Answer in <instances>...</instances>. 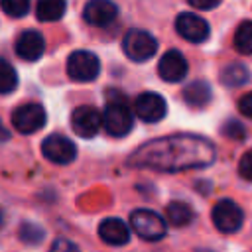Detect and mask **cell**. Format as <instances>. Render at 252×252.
Instances as JSON below:
<instances>
[{
    "label": "cell",
    "instance_id": "obj_22",
    "mask_svg": "<svg viewBox=\"0 0 252 252\" xmlns=\"http://www.w3.org/2000/svg\"><path fill=\"white\" fill-rule=\"evenodd\" d=\"M0 8L12 18H22L30 10V0H0Z\"/></svg>",
    "mask_w": 252,
    "mask_h": 252
},
{
    "label": "cell",
    "instance_id": "obj_4",
    "mask_svg": "<svg viewBox=\"0 0 252 252\" xmlns=\"http://www.w3.org/2000/svg\"><path fill=\"white\" fill-rule=\"evenodd\" d=\"M122 49H124L128 59L142 63V61H148V59H152L156 55L158 41L150 32L134 28V30L126 32V35L122 39Z\"/></svg>",
    "mask_w": 252,
    "mask_h": 252
},
{
    "label": "cell",
    "instance_id": "obj_9",
    "mask_svg": "<svg viewBox=\"0 0 252 252\" xmlns=\"http://www.w3.org/2000/svg\"><path fill=\"white\" fill-rule=\"evenodd\" d=\"M102 126V114L94 106H79L71 114V128L81 138H93Z\"/></svg>",
    "mask_w": 252,
    "mask_h": 252
},
{
    "label": "cell",
    "instance_id": "obj_8",
    "mask_svg": "<svg viewBox=\"0 0 252 252\" xmlns=\"http://www.w3.org/2000/svg\"><path fill=\"white\" fill-rule=\"evenodd\" d=\"M41 154H43L45 159H49L53 163H59V165H65V163H71L75 159L77 148L67 136L51 134L41 142Z\"/></svg>",
    "mask_w": 252,
    "mask_h": 252
},
{
    "label": "cell",
    "instance_id": "obj_17",
    "mask_svg": "<svg viewBox=\"0 0 252 252\" xmlns=\"http://www.w3.org/2000/svg\"><path fill=\"white\" fill-rule=\"evenodd\" d=\"M165 215L173 226H187L195 219V211L191 209V205H187L183 201H171L165 209Z\"/></svg>",
    "mask_w": 252,
    "mask_h": 252
},
{
    "label": "cell",
    "instance_id": "obj_26",
    "mask_svg": "<svg viewBox=\"0 0 252 252\" xmlns=\"http://www.w3.org/2000/svg\"><path fill=\"white\" fill-rule=\"evenodd\" d=\"M49 252H81V250H79V246H77L75 242H71V240H67V238H57V240L51 244Z\"/></svg>",
    "mask_w": 252,
    "mask_h": 252
},
{
    "label": "cell",
    "instance_id": "obj_2",
    "mask_svg": "<svg viewBox=\"0 0 252 252\" xmlns=\"http://www.w3.org/2000/svg\"><path fill=\"white\" fill-rule=\"evenodd\" d=\"M102 126L114 138H122L132 130L134 114H132L124 94L108 93L106 106H104V112H102Z\"/></svg>",
    "mask_w": 252,
    "mask_h": 252
},
{
    "label": "cell",
    "instance_id": "obj_24",
    "mask_svg": "<svg viewBox=\"0 0 252 252\" xmlns=\"http://www.w3.org/2000/svg\"><path fill=\"white\" fill-rule=\"evenodd\" d=\"M222 134L230 140H244L246 138V130L238 120H226L222 124Z\"/></svg>",
    "mask_w": 252,
    "mask_h": 252
},
{
    "label": "cell",
    "instance_id": "obj_3",
    "mask_svg": "<svg viewBox=\"0 0 252 252\" xmlns=\"http://www.w3.org/2000/svg\"><path fill=\"white\" fill-rule=\"evenodd\" d=\"M130 224H132V228L136 230V234L140 238L150 240V242L161 240L165 236V232H167V222L156 211H150V209H136V211H132Z\"/></svg>",
    "mask_w": 252,
    "mask_h": 252
},
{
    "label": "cell",
    "instance_id": "obj_7",
    "mask_svg": "<svg viewBox=\"0 0 252 252\" xmlns=\"http://www.w3.org/2000/svg\"><path fill=\"white\" fill-rule=\"evenodd\" d=\"M45 110L37 102H28L12 112V126L22 134H33L45 124Z\"/></svg>",
    "mask_w": 252,
    "mask_h": 252
},
{
    "label": "cell",
    "instance_id": "obj_15",
    "mask_svg": "<svg viewBox=\"0 0 252 252\" xmlns=\"http://www.w3.org/2000/svg\"><path fill=\"white\" fill-rule=\"evenodd\" d=\"M98 236L110 246H124L130 240V228L120 219H104L98 224Z\"/></svg>",
    "mask_w": 252,
    "mask_h": 252
},
{
    "label": "cell",
    "instance_id": "obj_30",
    "mask_svg": "<svg viewBox=\"0 0 252 252\" xmlns=\"http://www.w3.org/2000/svg\"><path fill=\"white\" fill-rule=\"evenodd\" d=\"M0 222H2V213H0Z\"/></svg>",
    "mask_w": 252,
    "mask_h": 252
},
{
    "label": "cell",
    "instance_id": "obj_27",
    "mask_svg": "<svg viewBox=\"0 0 252 252\" xmlns=\"http://www.w3.org/2000/svg\"><path fill=\"white\" fill-rule=\"evenodd\" d=\"M238 110H240L244 116L252 118V93H246L244 96H240V100H238Z\"/></svg>",
    "mask_w": 252,
    "mask_h": 252
},
{
    "label": "cell",
    "instance_id": "obj_1",
    "mask_svg": "<svg viewBox=\"0 0 252 252\" xmlns=\"http://www.w3.org/2000/svg\"><path fill=\"white\" fill-rule=\"evenodd\" d=\"M215 161V146L197 134H173L134 150L128 163L134 167H150L158 171H183L207 167Z\"/></svg>",
    "mask_w": 252,
    "mask_h": 252
},
{
    "label": "cell",
    "instance_id": "obj_16",
    "mask_svg": "<svg viewBox=\"0 0 252 252\" xmlns=\"http://www.w3.org/2000/svg\"><path fill=\"white\" fill-rule=\"evenodd\" d=\"M211 87L205 81H193L183 89V100L191 108H203L211 102Z\"/></svg>",
    "mask_w": 252,
    "mask_h": 252
},
{
    "label": "cell",
    "instance_id": "obj_13",
    "mask_svg": "<svg viewBox=\"0 0 252 252\" xmlns=\"http://www.w3.org/2000/svg\"><path fill=\"white\" fill-rule=\"evenodd\" d=\"M116 16H118V8L110 0H89L83 10L85 22L91 26H96V28H104V26L112 24L116 20Z\"/></svg>",
    "mask_w": 252,
    "mask_h": 252
},
{
    "label": "cell",
    "instance_id": "obj_20",
    "mask_svg": "<svg viewBox=\"0 0 252 252\" xmlns=\"http://www.w3.org/2000/svg\"><path fill=\"white\" fill-rule=\"evenodd\" d=\"M234 47L242 55H252V22H242L234 32Z\"/></svg>",
    "mask_w": 252,
    "mask_h": 252
},
{
    "label": "cell",
    "instance_id": "obj_21",
    "mask_svg": "<svg viewBox=\"0 0 252 252\" xmlns=\"http://www.w3.org/2000/svg\"><path fill=\"white\" fill-rule=\"evenodd\" d=\"M16 87H18V73H16V69L10 63L0 61V94L12 93Z\"/></svg>",
    "mask_w": 252,
    "mask_h": 252
},
{
    "label": "cell",
    "instance_id": "obj_14",
    "mask_svg": "<svg viewBox=\"0 0 252 252\" xmlns=\"http://www.w3.org/2000/svg\"><path fill=\"white\" fill-rule=\"evenodd\" d=\"M45 51V39L35 30H26L16 39V53L24 61H37Z\"/></svg>",
    "mask_w": 252,
    "mask_h": 252
},
{
    "label": "cell",
    "instance_id": "obj_25",
    "mask_svg": "<svg viewBox=\"0 0 252 252\" xmlns=\"http://www.w3.org/2000/svg\"><path fill=\"white\" fill-rule=\"evenodd\" d=\"M238 173H240L242 179L252 181V150L242 154V158L238 161Z\"/></svg>",
    "mask_w": 252,
    "mask_h": 252
},
{
    "label": "cell",
    "instance_id": "obj_19",
    "mask_svg": "<svg viewBox=\"0 0 252 252\" xmlns=\"http://www.w3.org/2000/svg\"><path fill=\"white\" fill-rule=\"evenodd\" d=\"M248 79H250V73L242 63H230L220 71V83L224 87H240V85H246Z\"/></svg>",
    "mask_w": 252,
    "mask_h": 252
},
{
    "label": "cell",
    "instance_id": "obj_11",
    "mask_svg": "<svg viewBox=\"0 0 252 252\" xmlns=\"http://www.w3.org/2000/svg\"><path fill=\"white\" fill-rule=\"evenodd\" d=\"M175 30L183 39H187L191 43H203L211 33L209 24L201 16L191 14V12H183V14L177 16Z\"/></svg>",
    "mask_w": 252,
    "mask_h": 252
},
{
    "label": "cell",
    "instance_id": "obj_23",
    "mask_svg": "<svg viewBox=\"0 0 252 252\" xmlns=\"http://www.w3.org/2000/svg\"><path fill=\"white\" fill-rule=\"evenodd\" d=\"M20 238L24 242H28V244H37L43 238V230L33 222H24L20 226Z\"/></svg>",
    "mask_w": 252,
    "mask_h": 252
},
{
    "label": "cell",
    "instance_id": "obj_12",
    "mask_svg": "<svg viewBox=\"0 0 252 252\" xmlns=\"http://www.w3.org/2000/svg\"><path fill=\"white\" fill-rule=\"evenodd\" d=\"M158 73L165 83H179L187 75V59L181 51L169 49L161 55L158 63Z\"/></svg>",
    "mask_w": 252,
    "mask_h": 252
},
{
    "label": "cell",
    "instance_id": "obj_18",
    "mask_svg": "<svg viewBox=\"0 0 252 252\" xmlns=\"http://www.w3.org/2000/svg\"><path fill=\"white\" fill-rule=\"evenodd\" d=\"M67 10L65 0H39L35 8V16L39 22H55L61 20Z\"/></svg>",
    "mask_w": 252,
    "mask_h": 252
},
{
    "label": "cell",
    "instance_id": "obj_6",
    "mask_svg": "<svg viewBox=\"0 0 252 252\" xmlns=\"http://www.w3.org/2000/svg\"><path fill=\"white\" fill-rule=\"evenodd\" d=\"M213 222L215 226L224 232V234H232L236 232L240 226H242V220H244V213L240 209V205H236L232 199H220L215 203L213 207Z\"/></svg>",
    "mask_w": 252,
    "mask_h": 252
},
{
    "label": "cell",
    "instance_id": "obj_5",
    "mask_svg": "<svg viewBox=\"0 0 252 252\" xmlns=\"http://www.w3.org/2000/svg\"><path fill=\"white\" fill-rule=\"evenodd\" d=\"M98 73H100V61L93 51L79 49V51H73L69 55V59H67V75L73 81L89 83V81H94L98 77Z\"/></svg>",
    "mask_w": 252,
    "mask_h": 252
},
{
    "label": "cell",
    "instance_id": "obj_28",
    "mask_svg": "<svg viewBox=\"0 0 252 252\" xmlns=\"http://www.w3.org/2000/svg\"><path fill=\"white\" fill-rule=\"evenodd\" d=\"M189 6L197 8V10H213L220 4V0H187Z\"/></svg>",
    "mask_w": 252,
    "mask_h": 252
},
{
    "label": "cell",
    "instance_id": "obj_10",
    "mask_svg": "<svg viewBox=\"0 0 252 252\" xmlns=\"http://www.w3.org/2000/svg\"><path fill=\"white\" fill-rule=\"evenodd\" d=\"M134 112L144 122H159L167 114V102L158 93H142L134 102Z\"/></svg>",
    "mask_w": 252,
    "mask_h": 252
},
{
    "label": "cell",
    "instance_id": "obj_29",
    "mask_svg": "<svg viewBox=\"0 0 252 252\" xmlns=\"http://www.w3.org/2000/svg\"><path fill=\"white\" fill-rule=\"evenodd\" d=\"M10 138V132L6 130V126L2 124V120H0V142H6Z\"/></svg>",
    "mask_w": 252,
    "mask_h": 252
}]
</instances>
